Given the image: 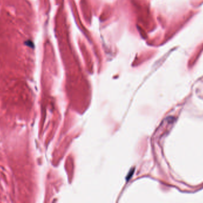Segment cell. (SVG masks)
<instances>
[{
	"label": "cell",
	"instance_id": "cell-1",
	"mask_svg": "<svg viewBox=\"0 0 203 203\" xmlns=\"http://www.w3.org/2000/svg\"><path fill=\"white\" fill-rule=\"evenodd\" d=\"M24 44L26 45H27V46H29V47H31V48H34V45H33V42H32L30 40H28V41L25 42Z\"/></svg>",
	"mask_w": 203,
	"mask_h": 203
}]
</instances>
